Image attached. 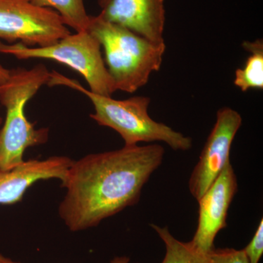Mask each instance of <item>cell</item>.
<instances>
[{"label":"cell","instance_id":"1","mask_svg":"<svg viewBox=\"0 0 263 263\" xmlns=\"http://www.w3.org/2000/svg\"><path fill=\"white\" fill-rule=\"evenodd\" d=\"M164 155L160 144L136 145L73 161L62 182L60 217L71 231H82L134 205Z\"/></svg>","mask_w":263,"mask_h":263},{"label":"cell","instance_id":"2","mask_svg":"<svg viewBox=\"0 0 263 263\" xmlns=\"http://www.w3.org/2000/svg\"><path fill=\"white\" fill-rule=\"evenodd\" d=\"M48 86H63L86 95L92 103L95 113L90 118L120 135L124 146H136L139 143L163 142L175 151H188L193 147V140L163 123L157 122L148 113L151 99L135 96L125 100H116L91 92L75 79L51 71Z\"/></svg>","mask_w":263,"mask_h":263},{"label":"cell","instance_id":"3","mask_svg":"<svg viewBox=\"0 0 263 263\" xmlns=\"http://www.w3.org/2000/svg\"><path fill=\"white\" fill-rule=\"evenodd\" d=\"M50 72L40 64L31 69L10 70L4 84L0 85V103L6 117L0 129V170L10 171L23 164L24 154L29 147L48 141V128L34 127L26 117L25 107L43 85H47Z\"/></svg>","mask_w":263,"mask_h":263},{"label":"cell","instance_id":"4","mask_svg":"<svg viewBox=\"0 0 263 263\" xmlns=\"http://www.w3.org/2000/svg\"><path fill=\"white\" fill-rule=\"evenodd\" d=\"M87 31L103 48L104 61L117 91L136 92L162 67L165 43L152 42L99 15H90Z\"/></svg>","mask_w":263,"mask_h":263},{"label":"cell","instance_id":"5","mask_svg":"<svg viewBox=\"0 0 263 263\" xmlns=\"http://www.w3.org/2000/svg\"><path fill=\"white\" fill-rule=\"evenodd\" d=\"M0 53L18 60L43 59L68 66L84 78L95 94L111 97L117 91L105 66L101 46L88 31L70 34L46 47H29L21 43L5 44L0 41Z\"/></svg>","mask_w":263,"mask_h":263},{"label":"cell","instance_id":"6","mask_svg":"<svg viewBox=\"0 0 263 263\" xmlns=\"http://www.w3.org/2000/svg\"><path fill=\"white\" fill-rule=\"evenodd\" d=\"M70 34L63 19L51 8L30 0H0V41L46 47Z\"/></svg>","mask_w":263,"mask_h":263},{"label":"cell","instance_id":"7","mask_svg":"<svg viewBox=\"0 0 263 263\" xmlns=\"http://www.w3.org/2000/svg\"><path fill=\"white\" fill-rule=\"evenodd\" d=\"M242 122L241 115L234 109L224 107L218 110L215 124L189 181L190 193L197 201L230 162L232 144Z\"/></svg>","mask_w":263,"mask_h":263},{"label":"cell","instance_id":"8","mask_svg":"<svg viewBox=\"0 0 263 263\" xmlns=\"http://www.w3.org/2000/svg\"><path fill=\"white\" fill-rule=\"evenodd\" d=\"M238 190L236 175L229 162L212 186L199 199L198 224L192 245L208 254L214 249V240L227 227V216Z\"/></svg>","mask_w":263,"mask_h":263},{"label":"cell","instance_id":"9","mask_svg":"<svg viewBox=\"0 0 263 263\" xmlns=\"http://www.w3.org/2000/svg\"><path fill=\"white\" fill-rule=\"evenodd\" d=\"M99 15L152 42L164 43V0H110Z\"/></svg>","mask_w":263,"mask_h":263},{"label":"cell","instance_id":"10","mask_svg":"<svg viewBox=\"0 0 263 263\" xmlns=\"http://www.w3.org/2000/svg\"><path fill=\"white\" fill-rule=\"evenodd\" d=\"M73 160L55 156L46 160H30L10 171L0 170V205H13L22 200L24 194L41 180L57 179L63 181Z\"/></svg>","mask_w":263,"mask_h":263},{"label":"cell","instance_id":"11","mask_svg":"<svg viewBox=\"0 0 263 263\" xmlns=\"http://www.w3.org/2000/svg\"><path fill=\"white\" fill-rule=\"evenodd\" d=\"M242 47L249 52L245 65L235 72L234 85L243 92L263 89V41H245Z\"/></svg>","mask_w":263,"mask_h":263},{"label":"cell","instance_id":"12","mask_svg":"<svg viewBox=\"0 0 263 263\" xmlns=\"http://www.w3.org/2000/svg\"><path fill=\"white\" fill-rule=\"evenodd\" d=\"M165 247V255L162 263H208L207 254L197 250L190 242L176 239L167 227L151 224Z\"/></svg>","mask_w":263,"mask_h":263},{"label":"cell","instance_id":"13","mask_svg":"<svg viewBox=\"0 0 263 263\" xmlns=\"http://www.w3.org/2000/svg\"><path fill=\"white\" fill-rule=\"evenodd\" d=\"M33 4L51 8L58 13L67 27L76 32L88 30L90 15L86 13L84 0H30Z\"/></svg>","mask_w":263,"mask_h":263},{"label":"cell","instance_id":"14","mask_svg":"<svg viewBox=\"0 0 263 263\" xmlns=\"http://www.w3.org/2000/svg\"><path fill=\"white\" fill-rule=\"evenodd\" d=\"M207 260L208 263H249L243 249H214L207 254Z\"/></svg>","mask_w":263,"mask_h":263},{"label":"cell","instance_id":"15","mask_svg":"<svg viewBox=\"0 0 263 263\" xmlns=\"http://www.w3.org/2000/svg\"><path fill=\"white\" fill-rule=\"evenodd\" d=\"M249 263H259L263 254V220L261 219L255 234L245 249Z\"/></svg>","mask_w":263,"mask_h":263},{"label":"cell","instance_id":"16","mask_svg":"<svg viewBox=\"0 0 263 263\" xmlns=\"http://www.w3.org/2000/svg\"><path fill=\"white\" fill-rule=\"evenodd\" d=\"M10 76V70L5 68L3 65H0V85L4 84Z\"/></svg>","mask_w":263,"mask_h":263},{"label":"cell","instance_id":"17","mask_svg":"<svg viewBox=\"0 0 263 263\" xmlns=\"http://www.w3.org/2000/svg\"><path fill=\"white\" fill-rule=\"evenodd\" d=\"M110 263H129V258L127 257H117L112 259Z\"/></svg>","mask_w":263,"mask_h":263},{"label":"cell","instance_id":"18","mask_svg":"<svg viewBox=\"0 0 263 263\" xmlns=\"http://www.w3.org/2000/svg\"><path fill=\"white\" fill-rule=\"evenodd\" d=\"M0 263H19L12 260L11 259L8 257H5L3 254H0Z\"/></svg>","mask_w":263,"mask_h":263},{"label":"cell","instance_id":"19","mask_svg":"<svg viewBox=\"0 0 263 263\" xmlns=\"http://www.w3.org/2000/svg\"><path fill=\"white\" fill-rule=\"evenodd\" d=\"M110 0H98V4L100 5V8H103Z\"/></svg>","mask_w":263,"mask_h":263},{"label":"cell","instance_id":"20","mask_svg":"<svg viewBox=\"0 0 263 263\" xmlns=\"http://www.w3.org/2000/svg\"><path fill=\"white\" fill-rule=\"evenodd\" d=\"M3 119H2L1 117H0V126H1V124H3Z\"/></svg>","mask_w":263,"mask_h":263}]
</instances>
